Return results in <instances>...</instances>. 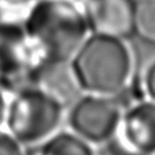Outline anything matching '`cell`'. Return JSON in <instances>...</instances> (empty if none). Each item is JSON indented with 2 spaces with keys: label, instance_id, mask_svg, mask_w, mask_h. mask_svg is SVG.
Instances as JSON below:
<instances>
[{
  "label": "cell",
  "instance_id": "3",
  "mask_svg": "<svg viewBox=\"0 0 155 155\" xmlns=\"http://www.w3.org/2000/svg\"><path fill=\"white\" fill-rule=\"evenodd\" d=\"M65 107L57 99L30 84L8 99L4 129L23 147H34L59 131Z\"/></svg>",
  "mask_w": 155,
  "mask_h": 155
},
{
  "label": "cell",
  "instance_id": "4",
  "mask_svg": "<svg viewBox=\"0 0 155 155\" xmlns=\"http://www.w3.org/2000/svg\"><path fill=\"white\" fill-rule=\"evenodd\" d=\"M40 65L23 23L0 21V86L14 93L33 84Z\"/></svg>",
  "mask_w": 155,
  "mask_h": 155
},
{
  "label": "cell",
  "instance_id": "11",
  "mask_svg": "<svg viewBox=\"0 0 155 155\" xmlns=\"http://www.w3.org/2000/svg\"><path fill=\"white\" fill-rule=\"evenodd\" d=\"M37 0H0V21L23 23L30 7Z\"/></svg>",
  "mask_w": 155,
  "mask_h": 155
},
{
  "label": "cell",
  "instance_id": "10",
  "mask_svg": "<svg viewBox=\"0 0 155 155\" xmlns=\"http://www.w3.org/2000/svg\"><path fill=\"white\" fill-rule=\"evenodd\" d=\"M134 35L155 45V0H136Z\"/></svg>",
  "mask_w": 155,
  "mask_h": 155
},
{
  "label": "cell",
  "instance_id": "2",
  "mask_svg": "<svg viewBox=\"0 0 155 155\" xmlns=\"http://www.w3.org/2000/svg\"><path fill=\"white\" fill-rule=\"evenodd\" d=\"M71 64L83 93L120 97L132 82L134 54L124 38L90 33Z\"/></svg>",
  "mask_w": 155,
  "mask_h": 155
},
{
  "label": "cell",
  "instance_id": "1",
  "mask_svg": "<svg viewBox=\"0 0 155 155\" xmlns=\"http://www.w3.org/2000/svg\"><path fill=\"white\" fill-rule=\"evenodd\" d=\"M23 26L41 63L71 61L90 34L83 7L74 0H37Z\"/></svg>",
  "mask_w": 155,
  "mask_h": 155
},
{
  "label": "cell",
  "instance_id": "9",
  "mask_svg": "<svg viewBox=\"0 0 155 155\" xmlns=\"http://www.w3.org/2000/svg\"><path fill=\"white\" fill-rule=\"evenodd\" d=\"M27 155H97L91 143L71 129L57 131L42 143L34 146Z\"/></svg>",
  "mask_w": 155,
  "mask_h": 155
},
{
  "label": "cell",
  "instance_id": "8",
  "mask_svg": "<svg viewBox=\"0 0 155 155\" xmlns=\"http://www.w3.org/2000/svg\"><path fill=\"white\" fill-rule=\"evenodd\" d=\"M33 84L57 99L65 109L83 94L71 61L41 63Z\"/></svg>",
  "mask_w": 155,
  "mask_h": 155
},
{
  "label": "cell",
  "instance_id": "5",
  "mask_svg": "<svg viewBox=\"0 0 155 155\" xmlns=\"http://www.w3.org/2000/svg\"><path fill=\"white\" fill-rule=\"evenodd\" d=\"M125 105L114 95L83 93L70 106L68 127L93 146L113 139Z\"/></svg>",
  "mask_w": 155,
  "mask_h": 155
},
{
  "label": "cell",
  "instance_id": "7",
  "mask_svg": "<svg viewBox=\"0 0 155 155\" xmlns=\"http://www.w3.org/2000/svg\"><path fill=\"white\" fill-rule=\"evenodd\" d=\"M82 7L90 33L124 40L134 35L136 0H86Z\"/></svg>",
  "mask_w": 155,
  "mask_h": 155
},
{
  "label": "cell",
  "instance_id": "6",
  "mask_svg": "<svg viewBox=\"0 0 155 155\" xmlns=\"http://www.w3.org/2000/svg\"><path fill=\"white\" fill-rule=\"evenodd\" d=\"M112 140L125 155H155V101L137 99L124 107Z\"/></svg>",
  "mask_w": 155,
  "mask_h": 155
},
{
  "label": "cell",
  "instance_id": "13",
  "mask_svg": "<svg viewBox=\"0 0 155 155\" xmlns=\"http://www.w3.org/2000/svg\"><path fill=\"white\" fill-rule=\"evenodd\" d=\"M142 88L146 98L155 101V60L146 68L142 79Z\"/></svg>",
  "mask_w": 155,
  "mask_h": 155
},
{
  "label": "cell",
  "instance_id": "12",
  "mask_svg": "<svg viewBox=\"0 0 155 155\" xmlns=\"http://www.w3.org/2000/svg\"><path fill=\"white\" fill-rule=\"evenodd\" d=\"M0 155H27L25 147L18 143L5 129L0 131Z\"/></svg>",
  "mask_w": 155,
  "mask_h": 155
},
{
  "label": "cell",
  "instance_id": "15",
  "mask_svg": "<svg viewBox=\"0 0 155 155\" xmlns=\"http://www.w3.org/2000/svg\"><path fill=\"white\" fill-rule=\"evenodd\" d=\"M74 2H76V3H79L80 5H83L86 3V0H74Z\"/></svg>",
  "mask_w": 155,
  "mask_h": 155
},
{
  "label": "cell",
  "instance_id": "14",
  "mask_svg": "<svg viewBox=\"0 0 155 155\" xmlns=\"http://www.w3.org/2000/svg\"><path fill=\"white\" fill-rule=\"evenodd\" d=\"M7 105H8V99H7V95H5V90L0 86V131L4 129L5 114H7Z\"/></svg>",
  "mask_w": 155,
  "mask_h": 155
}]
</instances>
